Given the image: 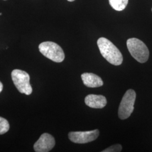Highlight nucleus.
Returning <instances> with one entry per match:
<instances>
[{
	"instance_id": "obj_1",
	"label": "nucleus",
	"mask_w": 152,
	"mask_h": 152,
	"mask_svg": "<svg viewBox=\"0 0 152 152\" xmlns=\"http://www.w3.org/2000/svg\"><path fill=\"white\" fill-rule=\"evenodd\" d=\"M97 44L101 54L109 63L114 65H120L122 63V55L110 41L101 37L98 39Z\"/></svg>"
},
{
	"instance_id": "obj_2",
	"label": "nucleus",
	"mask_w": 152,
	"mask_h": 152,
	"mask_svg": "<svg viewBox=\"0 0 152 152\" xmlns=\"http://www.w3.org/2000/svg\"><path fill=\"white\" fill-rule=\"evenodd\" d=\"M127 47L131 56L138 62L144 63L148 60L149 50L141 40L136 38H129L127 41Z\"/></svg>"
},
{
	"instance_id": "obj_3",
	"label": "nucleus",
	"mask_w": 152,
	"mask_h": 152,
	"mask_svg": "<svg viewBox=\"0 0 152 152\" xmlns=\"http://www.w3.org/2000/svg\"><path fill=\"white\" fill-rule=\"evenodd\" d=\"M38 48L42 54L54 62H62L65 58V54L63 49L59 45L55 42L50 41L44 42L39 45Z\"/></svg>"
},
{
	"instance_id": "obj_4",
	"label": "nucleus",
	"mask_w": 152,
	"mask_h": 152,
	"mask_svg": "<svg viewBox=\"0 0 152 152\" xmlns=\"http://www.w3.org/2000/svg\"><path fill=\"white\" fill-rule=\"evenodd\" d=\"M11 77L16 88L22 94L29 95L32 92L30 84V77L25 71L14 69L11 73Z\"/></svg>"
},
{
	"instance_id": "obj_5",
	"label": "nucleus",
	"mask_w": 152,
	"mask_h": 152,
	"mask_svg": "<svg viewBox=\"0 0 152 152\" xmlns=\"http://www.w3.org/2000/svg\"><path fill=\"white\" fill-rule=\"evenodd\" d=\"M136 92L132 89L128 90L122 99L118 108V116L121 120L128 118L134 109Z\"/></svg>"
},
{
	"instance_id": "obj_6",
	"label": "nucleus",
	"mask_w": 152,
	"mask_h": 152,
	"mask_svg": "<svg viewBox=\"0 0 152 152\" xmlns=\"http://www.w3.org/2000/svg\"><path fill=\"white\" fill-rule=\"evenodd\" d=\"M99 135V131L94 130L87 131L70 132L68 137L72 142L77 144H85L96 140Z\"/></svg>"
},
{
	"instance_id": "obj_7",
	"label": "nucleus",
	"mask_w": 152,
	"mask_h": 152,
	"mask_svg": "<svg viewBox=\"0 0 152 152\" xmlns=\"http://www.w3.org/2000/svg\"><path fill=\"white\" fill-rule=\"evenodd\" d=\"M55 145L54 137L48 133H44L34 144V149L37 152H49L54 147Z\"/></svg>"
},
{
	"instance_id": "obj_8",
	"label": "nucleus",
	"mask_w": 152,
	"mask_h": 152,
	"mask_svg": "<svg viewBox=\"0 0 152 152\" xmlns=\"http://www.w3.org/2000/svg\"><path fill=\"white\" fill-rule=\"evenodd\" d=\"M85 103L90 108L102 109L105 107L107 101L106 98L103 95L90 94L86 96Z\"/></svg>"
},
{
	"instance_id": "obj_9",
	"label": "nucleus",
	"mask_w": 152,
	"mask_h": 152,
	"mask_svg": "<svg viewBox=\"0 0 152 152\" xmlns=\"http://www.w3.org/2000/svg\"><path fill=\"white\" fill-rule=\"evenodd\" d=\"M81 78L83 84L88 87H98L103 85V81L102 78L92 73H84L81 75Z\"/></svg>"
},
{
	"instance_id": "obj_10",
	"label": "nucleus",
	"mask_w": 152,
	"mask_h": 152,
	"mask_svg": "<svg viewBox=\"0 0 152 152\" xmlns=\"http://www.w3.org/2000/svg\"><path fill=\"white\" fill-rule=\"evenodd\" d=\"M129 0H109L110 5L117 11H122L126 7Z\"/></svg>"
},
{
	"instance_id": "obj_11",
	"label": "nucleus",
	"mask_w": 152,
	"mask_h": 152,
	"mask_svg": "<svg viewBox=\"0 0 152 152\" xmlns=\"http://www.w3.org/2000/svg\"><path fill=\"white\" fill-rule=\"evenodd\" d=\"M10 129L9 122L2 117H0V135L6 133Z\"/></svg>"
},
{
	"instance_id": "obj_12",
	"label": "nucleus",
	"mask_w": 152,
	"mask_h": 152,
	"mask_svg": "<svg viewBox=\"0 0 152 152\" xmlns=\"http://www.w3.org/2000/svg\"><path fill=\"white\" fill-rule=\"evenodd\" d=\"M122 149V147L120 144H115L112 145L108 148L104 149L102 152H121Z\"/></svg>"
},
{
	"instance_id": "obj_13",
	"label": "nucleus",
	"mask_w": 152,
	"mask_h": 152,
	"mask_svg": "<svg viewBox=\"0 0 152 152\" xmlns=\"http://www.w3.org/2000/svg\"><path fill=\"white\" fill-rule=\"evenodd\" d=\"M2 89H3V85H2V83L0 82V93L2 91Z\"/></svg>"
},
{
	"instance_id": "obj_14",
	"label": "nucleus",
	"mask_w": 152,
	"mask_h": 152,
	"mask_svg": "<svg viewBox=\"0 0 152 152\" xmlns=\"http://www.w3.org/2000/svg\"><path fill=\"white\" fill-rule=\"evenodd\" d=\"M67 1H69V2H73V1H75V0H67Z\"/></svg>"
},
{
	"instance_id": "obj_15",
	"label": "nucleus",
	"mask_w": 152,
	"mask_h": 152,
	"mask_svg": "<svg viewBox=\"0 0 152 152\" xmlns=\"http://www.w3.org/2000/svg\"><path fill=\"white\" fill-rule=\"evenodd\" d=\"M0 15H2V13H0Z\"/></svg>"
},
{
	"instance_id": "obj_16",
	"label": "nucleus",
	"mask_w": 152,
	"mask_h": 152,
	"mask_svg": "<svg viewBox=\"0 0 152 152\" xmlns=\"http://www.w3.org/2000/svg\"></svg>"
}]
</instances>
